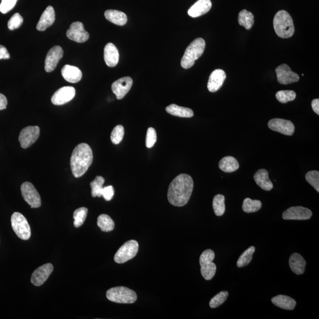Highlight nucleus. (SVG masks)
Wrapping results in <instances>:
<instances>
[{"mask_svg": "<svg viewBox=\"0 0 319 319\" xmlns=\"http://www.w3.org/2000/svg\"><path fill=\"white\" fill-rule=\"evenodd\" d=\"M193 190L191 177L186 174H181L171 182L168 190V201L175 207H184L189 201Z\"/></svg>", "mask_w": 319, "mask_h": 319, "instance_id": "f257e3e1", "label": "nucleus"}, {"mask_svg": "<svg viewBox=\"0 0 319 319\" xmlns=\"http://www.w3.org/2000/svg\"><path fill=\"white\" fill-rule=\"evenodd\" d=\"M93 153L88 144L81 143L75 148L71 158L72 172L79 178L86 172L92 163Z\"/></svg>", "mask_w": 319, "mask_h": 319, "instance_id": "f03ea898", "label": "nucleus"}, {"mask_svg": "<svg viewBox=\"0 0 319 319\" xmlns=\"http://www.w3.org/2000/svg\"><path fill=\"white\" fill-rule=\"evenodd\" d=\"M274 28L278 37L288 39L293 36L294 26L293 20L286 11H278L274 17Z\"/></svg>", "mask_w": 319, "mask_h": 319, "instance_id": "7ed1b4c3", "label": "nucleus"}, {"mask_svg": "<svg viewBox=\"0 0 319 319\" xmlns=\"http://www.w3.org/2000/svg\"><path fill=\"white\" fill-rule=\"evenodd\" d=\"M205 45V40L202 38L194 40L186 49L181 60L182 67L184 69L192 67L195 61L204 53Z\"/></svg>", "mask_w": 319, "mask_h": 319, "instance_id": "20e7f679", "label": "nucleus"}, {"mask_svg": "<svg viewBox=\"0 0 319 319\" xmlns=\"http://www.w3.org/2000/svg\"><path fill=\"white\" fill-rule=\"evenodd\" d=\"M106 297L112 302L121 304H133L137 299L136 292L126 287H116L106 292Z\"/></svg>", "mask_w": 319, "mask_h": 319, "instance_id": "39448f33", "label": "nucleus"}, {"mask_svg": "<svg viewBox=\"0 0 319 319\" xmlns=\"http://www.w3.org/2000/svg\"><path fill=\"white\" fill-rule=\"evenodd\" d=\"M214 252L212 249H207L200 257L199 263L201 266V274L207 280L213 279L216 271V266L213 263Z\"/></svg>", "mask_w": 319, "mask_h": 319, "instance_id": "423d86ee", "label": "nucleus"}, {"mask_svg": "<svg viewBox=\"0 0 319 319\" xmlns=\"http://www.w3.org/2000/svg\"><path fill=\"white\" fill-rule=\"evenodd\" d=\"M11 226L17 236L23 240H28L31 237V229L27 219L19 213H14L11 217Z\"/></svg>", "mask_w": 319, "mask_h": 319, "instance_id": "0eeeda50", "label": "nucleus"}, {"mask_svg": "<svg viewBox=\"0 0 319 319\" xmlns=\"http://www.w3.org/2000/svg\"><path fill=\"white\" fill-rule=\"evenodd\" d=\"M138 243L135 240H130L121 246L115 254L114 261L118 264H123L132 260L137 255Z\"/></svg>", "mask_w": 319, "mask_h": 319, "instance_id": "6e6552de", "label": "nucleus"}, {"mask_svg": "<svg viewBox=\"0 0 319 319\" xmlns=\"http://www.w3.org/2000/svg\"><path fill=\"white\" fill-rule=\"evenodd\" d=\"M22 195L25 201L31 208H38L42 205L38 191L30 182H25L21 186Z\"/></svg>", "mask_w": 319, "mask_h": 319, "instance_id": "1a4fd4ad", "label": "nucleus"}, {"mask_svg": "<svg viewBox=\"0 0 319 319\" xmlns=\"http://www.w3.org/2000/svg\"><path fill=\"white\" fill-rule=\"evenodd\" d=\"M40 129L38 126H28L23 129L19 135V142L23 149H27L39 138Z\"/></svg>", "mask_w": 319, "mask_h": 319, "instance_id": "9d476101", "label": "nucleus"}, {"mask_svg": "<svg viewBox=\"0 0 319 319\" xmlns=\"http://www.w3.org/2000/svg\"><path fill=\"white\" fill-rule=\"evenodd\" d=\"M269 129L284 135L291 136L294 134L295 127L293 123L289 120L281 118L272 119L268 122Z\"/></svg>", "mask_w": 319, "mask_h": 319, "instance_id": "9b49d317", "label": "nucleus"}, {"mask_svg": "<svg viewBox=\"0 0 319 319\" xmlns=\"http://www.w3.org/2000/svg\"><path fill=\"white\" fill-rule=\"evenodd\" d=\"M278 82L283 85H288L292 83L298 82L300 80L299 76L295 72L292 71L291 68L286 64L278 66L275 69Z\"/></svg>", "mask_w": 319, "mask_h": 319, "instance_id": "f8f14e48", "label": "nucleus"}, {"mask_svg": "<svg viewBox=\"0 0 319 319\" xmlns=\"http://www.w3.org/2000/svg\"><path fill=\"white\" fill-rule=\"evenodd\" d=\"M66 36L69 39L78 43H84L89 39V34L84 28L83 25L80 22L72 23L68 29Z\"/></svg>", "mask_w": 319, "mask_h": 319, "instance_id": "ddd939ff", "label": "nucleus"}, {"mask_svg": "<svg viewBox=\"0 0 319 319\" xmlns=\"http://www.w3.org/2000/svg\"><path fill=\"white\" fill-rule=\"evenodd\" d=\"M75 89L72 86H64L58 89L52 97L55 106H62L71 101L75 97Z\"/></svg>", "mask_w": 319, "mask_h": 319, "instance_id": "4468645a", "label": "nucleus"}, {"mask_svg": "<svg viewBox=\"0 0 319 319\" xmlns=\"http://www.w3.org/2000/svg\"><path fill=\"white\" fill-rule=\"evenodd\" d=\"M53 271V266L51 263L40 266L33 272L31 277V282L33 285L40 286L45 283Z\"/></svg>", "mask_w": 319, "mask_h": 319, "instance_id": "2eb2a0df", "label": "nucleus"}, {"mask_svg": "<svg viewBox=\"0 0 319 319\" xmlns=\"http://www.w3.org/2000/svg\"><path fill=\"white\" fill-rule=\"evenodd\" d=\"M312 216V212L302 207L290 208L283 213V218L285 220H307Z\"/></svg>", "mask_w": 319, "mask_h": 319, "instance_id": "dca6fc26", "label": "nucleus"}, {"mask_svg": "<svg viewBox=\"0 0 319 319\" xmlns=\"http://www.w3.org/2000/svg\"><path fill=\"white\" fill-rule=\"evenodd\" d=\"M133 81L131 78L127 77L115 81L112 85V91L118 100H122L131 89Z\"/></svg>", "mask_w": 319, "mask_h": 319, "instance_id": "f3484780", "label": "nucleus"}, {"mask_svg": "<svg viewBox=\"0 0 319 319\" xmlns=\"http://www.w3.org/2000/svg\"><path fill=\"white\" fill-rule=\"evenodd\" d=\"M63 51L59 46H54L48 52L45 59V71L47 72L53 71L58 63L62 59Z\"/></svg>", "mask_w": 319, "mask_h": 319, "instance_id": "a211bd4d", "label": "nucleus"}, {"mask_svg": "<svg viewBox=\"0 0 319 319\" xmlns=\"http://www.w3.org/2000/svg\"><path fill=\"white\" fill-rule=\"evenodd\" d=\"M227 78L224 71L222 69H216L210 75L208 83V89L211 92H215L223 85Z\"/></svg>", "mask_w": 319, "mask_h": 319, "instance_id": "6ab92c4d", "label": "nucleus"}, {"mask_svg": "<svg viewBox=\"0 0 319 319\" xmlns=\"http://www.w3.org/2000/svg\"><path fill=\"white\" fill-rule=\"evenodd\" d=\"M212 8L211 0H198L188 10V14L193 18L207 14Z\"/></svg>", "mask_w": 319, "mask_h": 319, "instance_id": "aec40b11", "label": "nucleus"}, {"mask_svg": "<svg viewBox=\"0 0 319 319\" xmlns=\"http://www.w3.org/2000/svg\"><path fill=\"white\" fill-rule=\"evenodd\" d=\"M55 21V13L54 8L52 6L46 8L37 23V30L40 31H45L53 24Z\"/></svg>", "mask_w": 319, "mask_h": 319, "instance_id": "412c9836", "label": "nucleus"}, {"mask_svg": "<svg viewBox=\"0 0 319 319\" xmlns=\"http://www.w3.org/2000/svg\"><path fill=\"white\" fill-rule=\"evenodd\" d=\"M119 52L116 46L111 43H109L104 48V60L106 65L113 68L117 66L119 61Z\"/></svg>", "mask_w": 319, "mask_h": 319, "instance_id": "4be33fe9", "label": "nucleus"}, {"mask_svg": "<svg viewBox=\"0 0 319 319\" xmlns=\"http://www.w3.org/2000/svg\"><path fill=\"white\" fill-rule=\"evenodd\" d=\"M61 72L64 79L70 83H77L82 79V72L76 66L66 65L63 66Z\"/></svg>", "mask_w": 319, "mask_h": 319, "instance_id": "5701e85b", "label": "nucleus"}, {"mask_svg": "<svg viewBox=\"0 0 319 319\" xmlns=\"http://www.w3.org/2000/svg\"><path fill=\"white\" fill-rule=\"evenodd\" d=\"M254 181L258 186L266 191H269L273 188V184L268 176V172L266 169H260L255 173Z\"/></svg>", "mask_w": 319, "mask_h": 319, "instance_id": "b1692460", "label": "nucleus"}, {"mask_svg": "<svg viewBox=\"0 0 319 319\" xmlns=\"http://www.w3.org/2000/svg\"><path fill=\"white\" fill-rule=\"evenodd\" d=\"M289 265L294 273L301 275L305 271L306 262L301 255L294 253L290 257Z\"/></svg>", "mask_w": 319, "mask_h": 319, "instance_id": "393cba45", "label": "nucleus"}, {"mask_svg": "<svg viewBox=\"0 0 319 319\" xmlns=\"http://www.w3.org/2000/svg\"><path fill=\"white\" fill-rule=\"evenodd\" d=\"M271 301L275 306L284 310H294L296 306V301L293 298L284 295H278L272 298Z\"/></svg>", "mask_w": 319, "mask_h": 319, "instance_id": "a878e982", "label": "nucleus"}, {"mask_svg": "<svg viewBox=\"0 0 319 319\" xmlns=\"http://www.w3.org/2000/svg\"><path fill=\"white\" fill-rule=\"evenodd\" d=\"M219 167L225 173L236 172L239 169V164L236 158L232 156L225 157L219 161Z\"/></svg>", "mask_w": 319, "mask_h": 319, "instance_id": "bb28decb", "label": "nucleus"}, {"mask_svg": "<svg viewBox=\"0 0 319 319\" xmlns=\"http://www.w3.org/2000/svg\"><path fill=\"white\" fill-rule=\"evenodd\" d=\"M106 18L110 22L118 26H124L127 22L126 14L122 11L114 10H106L105 12Z\"/></svg>", "mask_w": 319, "mask_h": 319, "instance_id": "cd10ccee", "label": "nucleus"}, {"mask_svg": "<svg viewBox=\"0 0 319 319\" xmlns=\"http://www.w3.org/2000/svg\"><path fill=\"white\" fill-rule=\"evenodd\" d=\"M166 111L171 115L182 118H191L194 115V112L191 109L180 106L176 104L167 106Z\"/></svg>", "mask_w": 319, "mask_h": 319, "instance_id": "c85d7f7f", "label": "nucleus"}, {"mask_svg": "<svg viewBox=\"0 0 319 319\" xmlns=\"http://www.w3.org/2000/svg\"><path fill=\"white\" fill-rule=\"evenodd\" d=\"M97 224L98 227L103 232H111L115 228V223L111 217L106 214H101L98 217Z\"/></svg>", "mask_w": 319, "mask_h": 319, "instance_id": "c756f323", "label": "nucleus"}, {"mask_svg": "<svg viewBox=\"0 0 319 319\" xmlns=\"http://www.w3.org/2000/svg\"><path fill=\"white\" fill-rule=\"evenodd\" d=\"M239 25L243 26L246 30H250L254 23L253 14L246 10L240 11L239 15Z\"/></svg>", "mask_w": 319, "mask_h": 319, "instance_id": "7c9ffc66", "label": "nucleus"}, {"mask_svg": "<svg viewBox=\"0 0 319 319\" xmlns=\"http://www.w3.org/2000/svg\"><path fill=\"white\" fill-rule=\"evenodd\" d=\"M262 207V203L259 200L246 198L243 202L242 210L246 213H254L259 211Z\"/></svg>", "mask_w": 319, "mask_h": 319, "instance_id": "2f4dec72", "label": "nucleus"}, {"mask_svg": "<svg viewBox=\"0 0 319 319\" xmlns=\"http://www.w3.org/2000/svg\"><path fill=\"white\" fill-rule=\"evenodd\" d=\"M255 251V248L253 246H250L240 255L239 260L237 262L238 267L242 268L243 266H248L251 263Z\"/></svg>", "mask_w": 319, "mask_h": 319, "instance_id": "473e14b6", "label": "nucleus"}, {"mask_svg": "<svg viewBox=\"0 0 319 319\" xmlns=\"http://www.w3.org/2000/svg\"><path fill=\"white\" fill-rule=\"evenodd\" d=\"M213 208L214 213L217 216H221L225 212V196L217 195L214 197L213 201Z\"/></svg>", "mask_w": 319, "mask_h": 319, "instance_id": "72a5a7b5", "label": "nucleus"}, {"mask_svg": "<svg viewBox=\"0 0 319 319\" xmlns=\"http://www.w3.org/2000/svg\"><path fill=\"white\" fill-rule=\"evenodd\" d=\"M105 183V179L102 176H98L96 177L94 181H92L91 183V195L94 198L95 197H100L102 196L101 193H102V190L103 188V185Z\"/></svg>", "mask_w": 319, "mask_h": 319, "instance_id": "f704fd0d", "label": "nucleus"}, {"mask_svg": "<svg viewBox=\"0 0 319 319\" xmlns=\"http://www.w3.org/2000/svg\"><path fill=\"white\" fill-rule=\"evenodd\" d=\"M88 209L82 207L77 209L74 213L75 227L79 228L83 224L88 214Z\"/></svg>", "mask_w": 319, "mask_h": 319, "instance_id": "c9c22d12", "label": "nucleus"}, {"mask_svg": "<svg viewBox=\"0 0 319 319\" xmlns=\"http://www.w3.org/2000/svg\"><path fill=\"white\" fill-rule=\"evenodd\" d=\"M275 97L280 103L286 104L294 101L296 98V94L293 91H280L277 92Z\"/></svg>", "mask_w": 319, "mask_h": 319, "instance_id": "e433bc0d", "label": "nucleus"}, {"mask_svg": "<svg viewBox=\"0 0 319 319\" xmlns=\"http://www.w3.org/2000/svg\"><path fill=\"white\" fill-rule=\"evenodd\" d=\"M228 295V292L227 291L221 292L217 294L210 301V306L211 308L215 309L222 305L227 300Z\"/></svg>", "mask_w": 319, "mask_h": 319, "instance_id": "4c0bfd02", "label": "nucleus"}, {"mask_svg": "<svg viewBox=\"0 0 319 319\" xmlns=\"http://www.w3.org/2000/svg\"><path fill=\"white\" fill-rule=\"evenodd\" d=\"M124 135V128L123 126H116L113 129L111 135V140L112 143L115 145L119 144L123 140Z\"/></svg>", "mask_w": 319, "mask_h": 319, "instance_id": "58836bf2", "label": "nucleus"}, {"mask_svg": "<svg viewBox=\"0 0 319 319\" xmlns=\"http://www.w3.org/2000/svg\"><path fill=\"white\" fill-rule=\"evenodd\" d=\"M306 180L315 190L319 192V172L318 171H310L306 175Z\"/></svg>", "mask_w": 319, "mask_h": 319, "instance_id": "ea45409f", "label": "nucleus"}, {"mask_svg": "<svg viewBox=\"0 0 319 319\" xmlns=\"http://www.w3.org/2000/svg\"><path fill=\"white\" fill-rule=\"evenodd\" d=\"M23 23V17L19 13L14 14L8 22V27L10 30H15L21 26Z\"/></svg>", "mask_w": 319, "mask_h": 319, "instance_id": "a19ab883", "label": "nucleus"}, {"mask_svg": "<svg viewBox=\"0 0 319 319\" xmlns=\"http://www.w3.org/2000/svg\"><path fill=\"white\" fill-rule=\"evenodd\" d=\"M157 141V134L155 129L152 127H150L147 130L146 146L149 149L152 148L154 145L155 144Z\"/></svg>", "mask_w": 319, "mask_h": 319, "instance_id": "79ce46f5", "label": "nucleus"}, {"mask_svg": "<svg viewBox=\"0 0 319 319\" xmlns=\"http://www.w3.org/2000/svg\"><path fill=\"white\" fill-rule=\"evenodd\" d=\"M17 0H1L0 4V11L6 14L13 9L17 3Z\"/></svg>", "mask_w": 319, "mask_h": 319, "instance_id": "37998d69", "label": "nucleus"}, {"mask_svg": "<svg viewBox=\"0 0 319 319\" xmlns=\"http://www.w3.org/2000/svg\"><path fill=\"white\" fill-rule=\"evenodd\" d=\"M101 195L106 201H111L114 195V189L112 186L103 187Z\"/></svg>", "mask_w": 319, "mask_h": 319, "instance_id": "c03bdc74", "label": "nucleus"}, {"mask_svg": "<svg viewBox=\"0 0 319 319\" xmlns=\"http://www.w3.org/2000/svg\"><path fill=\"white\" fill-rule=\"evenodd\" d=\"M10 57L7 49L4 46L0 45V60L8 59Z\"/></svg>", "mask_w": 319, "mask_h": 319, "instance_id": "a18cd8bd", "label": "nucleus"}, {"mask_svg": "<svg viewBox=\"0 0 319 319\" xmlns=\"http://www.w3.org/2000/svg\"><path fill=\"white\" fill-rule=\"evenodd\" d=\"M7 100L3 94H0V111L6 108Z\"/></svg>", "mask_w": 319, "mask_h": 319, "instance_id": "49530a36", "label": "nucleus"}, {"mask_svg": "<svg viewBox=\"0 0 319 319\" xmlns=\"http://www.w3.org/2000/svg\"><path fill=\"white\" fill-rule=\"evenodd\" d=\"M312 106L313 111H314L316 114L319 115V100H313L312 102Z\"/></svg>", "mask_w": 319, "mask_h": 319, "instance_id": "de8ad7c7", "label": "nucleus"}]
</instances>
